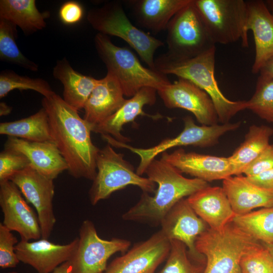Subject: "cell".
I'll return each instance as SVG.
<instances>
[{
    "instance_id": "obj_7",
    "label": "cell",
    "mask_w": 273,
    "mask_h": 273,
    "mask_svg": "<svg viewBox=\"0 0 273 273\" xmlns=\"http://www.w3.org/2000/svg\"><path fill=\"white\" fill-rule=\"evenodd\" d=\"M123 156L108 143L99 150L96 160L97 174L88 192L93 205L129 185L138 186L143 192L155 193L156 184L147 177L138 174Z\"/></svg>"
},
{
    "instance_id": "obj_37",
    "label": "cell",
    "mask_w": 273,
    "mask_h": 273,
    "mask_svg": "<svg viewBox=\"0 0 273 273\" xmlns=\"http://www.w3.org/2000/svg\"><path fill=\"white\" fill-rule=\"evenodd\" d=\"M18 243L17 238L9 229L0 223V267H15L20 262L15 248Z\"/></svg>"
},
{
    "instance_id": "obj_40",
    "label": "cell",
    "mask_w": 273,
    "mask_h": 273,
    "mask_svg": "<svg viewBox=\"0 0 273 273\" xmlns=\"http://www.w3.org/2000/svg\"><path fill=\"white\" fill-rule=\"evenodd\" d=\"M246 177L249 181L258 187L273 190V168L258 174Z\"/></svg>"
},
{
    "instance_id": "obj_2",
    "label": "cell",
    "mask_w": 273,
    "mask_h": 273,
    "mask_svg": "<svg viewBox=\"0 0 273 273\" xmlns=\"http://www.w3.org/2000/svg\"><path fill=\"white\" fill-rule=\"evenodd\" d=\"M145 173L157 184L154 196L143 192L139 201L122 216L123 220L160 225L166 213L180 200L209 186L208 182L189 178L167 162L154 159Z\"/></svg>"
},
{
    "instance_id": "obj_29",
    "label": "cell",
    "mask_w": 273,
    "mask_h": 273,
    "mask_svg": "<svg viewBox=\"0 0 273 273\" xmlns=\"http://www.w3.org/2000/svg\"><path fill=\"white\" fill-rule=\"evenodd\" d=\"M0 134L31 142L55 143L48 115L43 107L28 117L1 123Z\"/></svg>"
},
{
    "instance_id": "obj_44",
    "label": "cell",
    "mask_w": 273,
    "mask_h": 273,
    "mask_svg": "<svg viewBox=\"0 0 273 273\" xmlns=\"http://www.w3.org/2000/svg\"><path fill=\"white\" fill-rule=\"evenodd\" d=\"M263 245L269 251L273 258V244L262 243Z\"/></svg>"
},
{
    "instance_id": "obj_16",
    "label": "cell",
    "mask_w": 273,
    "mask_h": 273,
    "mask_svg": "<svg viewBox=\"0 0 273 273\" xmlns=\"http://www.w3.org/2000/svg\"><path fill=\"white\" fill-rule=\"evenodd\" d=\"M161 230L169 240L183 242L194 261L205 264V257L196 248L197 238L207 229V223L194 211L187 198L178 201L162 219Z\"/></svg>"
},
{
    "instance_id": "obj_11",
    "label": "cell",
    "mask_w": 273,
    "mask_h": 273,
    "mask_svg": "<svg viewBox=\"0 0 273 273\" xmlns=\"http://www.w3.org/2000/svg\"><path fill=\"white\" fill-rule=\"evenodd\" d=\"M78 244L71 258L73 273H102L109 258L117 252L125 253L131 245L126 239H101L90 220H84L80 227Z\"/></svg>"
},
{
    "instance_id": "obj_36",
    "label": "cell",
    "mask_w": 273,
    "mask_h": 273,
    "mask_svg": "<svg viewBox=\"0 0 273 273\" xmlns=\"http://www.w3.org/2000/svg\"><path fill=\"white\" fill-rule=\"evenodd\" d=\"M30 165L28 159L23 154L5 148L0 153V181L9 180L14 174Z\"/></svg>"
},
{
    "instance_id": "obj_27",
    "label": "cell",
    "mask_w": 273,
    "mask_h": 273,
    "mask_svg": "<svg viewBox=\"0 0 273 273\" xmlns=\"http://www.w3.org/2000/svg\"><path fill=\"white\" fill-rule=\"evenodd\" d=\"M49 16L48 11L39 12L34 0L0 1V19L18 26L26 34L44 28Z\"/></svg>"
},
{
    "instance_id": "obj_5",
    "label": "cell",
    "mask_w": 273,
    "mask_h": 273,
    "mask_svg": "<svg viewBox=\"0 0 273 273\" xmlns=\"http://www.w3.org/2000/svg\"><path fill=\"white\" fill-rule=\"evenodd\" d=\"M94 42L107 73L118 80L124 96L132 97L145 87L157 91L171 83L166 75L144 66L133 52L126 47L115 45L108 35L97 33Z\"/></svg>"
},
{
    "instance_id": "obj_1",
    "label": "cell",
    "mask_w": 273,
    "mask_h": 273,
    "mask_svg": "<svg viewBox=\"0 0 273 273\" xmlns=\"http://www.w3.org/2000/svg\"><path fill=\"white\" fill-rule=\"evenodd\" d=\"M41 105L48 113L54 140L70 174L76 178L93 180L100 149L92 141V126L56 93L43 97Z\"/></svg>"
},
{
    "instance_id": "obj_26",
    "label": "cell",
    "mask_w": 273,
    "mask_h": 273,
    "mask_svg": "<svg viewBox=\"0 0 273 273\" xmlns=\"http://www.w3.org/2000/svg\"><path fill=\"white\" fill-rule=\"evenodd\" d=\"M191 1L136 0L129 2L138 23L157 33L166 30L173 16Z\"/></svg>"
},
{
    "instance_id": "obj_32",
    "label": "cell",
    "mask_w": 273,
    "mask_h": 273,
    "mask_svg": "<svg viewBox=\"0 0 273 273\" xmlns=\"http://www.w3.org/2000/svg\"><path fill=\"white\" fill-rule=\"evenodd\" d=\"M33 90L48 98L55 93L48 82L41 78L21 76L12 70H5L0 74V98L6 97L14 89Z\"/></svg>"
},
{
    "instance_id": "obj_13",
    "label": "cell",
    "mask_w": 273,
    "mask_h": 273,
    "mask_svg": "<svg viewBox=\"0 0 273 273\" xmlns=\"http://www.w3.org/2000/svg\"><path fill=\"white\" fill-rule=\"evenodd\" d=\"M170 249V241L160 230L113 259L102 273H155Z\"/></svg>"
},
{
    "instance_id": "obj_6",
    "label": "cell",
    "mask_w": 273,
    "mask_h": 273,
    "mask_svg": "<svg viewBox=\"0 0 273 273\" xmlns=\"http://www.w3.org/2000/svg\"><path fill=\"white\" fill-rule=\"evenodd\" d=\"M87 18L99 33L124 40L149 68L156 70L154 56L156 51L163 45V42L133 25L120 3L109 2L100 8L92 9Z\"/></svg>"
},
{
    "instance_id": "obj_19",
    "label": "cell",
    "mask_w": 273,
    "mask_h": 273,
    "mask_svg": "<svg viewBox=\"0 0 273 273\" xmlns=\"http://www.w3.org/2000/svg\"><path fill=\"white\" fill-rule=\"evenodd\" d=\"M78 240L76 238L65 245L55 244L43 238L34 241L21 240L15 250L20 262L29 265L37 273H51L69 260Z\"/></svg>"
},
{
    "instance_id": "obj_38",
    "label": "cell",
    "mask_w": 273,
    "mask_h": 273,
    "mask_svg": "<svg viewBox=\"0 0 273 273\" xmlns=\"http://www.w3.org/2000/svg\"><path fill=\"white\" fill-rule=\"evenodd\" d=\"M273 168V144L266 149L244 171L246 176L258 174Z\"/></svg>"
},
{
    "instance_id": "obj_4",
    "label": "cell",
    "mask_w": 273,
    "mask_h": 273,
    "mask_svg": "<svg viewBox=\"0 0 273 273\" xmlns=\"http://www.w3.org/2000/svg\"><path fill=\"white\" fill-rule=\"evenodd\" d=\"M260 243L232 221L218 230L209 228L195 245L206 259L203 273H242V258Z\"/></svg>"
},
{
    "instance_id": "obj_24",
    "label": "cell",
    "mask_w": 273,
    "mask_h": 273,
    "mask_svg": "<svg viewBox=\"0 0 273 273\" xmlns=\"http://www.w3.org/2000/svg\"><path fill=\"white\" fill-rule=\"evenodd\" d=\"M156 93L157 90L152 87L142 88L130 99H126L123 105L110 117L93 127L92 131L110 135L122 143L128 142V139L121 133L123 126L133 122L138 116L146 115L143 108L145 105H152L155 103Z\"/></svg>"
},
{
    "instance_id": "obj_20",
    "label": "cell",
    "mask_w": 273,
    "mask_h": 273,
    "mask_svg": "<svg viewBox=\"0 0 273 273\" xmlns=\"http://www.w3.org/2000/svg\"><path fill=\"white\" fill-rule=\"evenodd\" d=\"M5 148L23 154L28 159L30 167L53 180L68 169L66 162L54 142H31L8 136Z\"/></svg>"
},
{
    "instance_id": "obj_12",
    "label": "cell",
    "mask_w": 273,
    "mask_h": 273,
    "mask_svg": "<svg viewBox=\"0 0 273 273\" xmlns=\"http://www.w3.org/2000/svg\"><path fill=\"white\" fill-rule=\"evenodd\" d=\"M9 180L17 186L27 201L35 208L41 238L48 239L56 222L53 205L54 180L40 174L30 166L16 173Z\"/></svg>"
},
{
    "instance_id": "obj_43",
    "label": "cell",
    "mask_w": 273,
    "mask_h": 273,
    "mask_svg": "<svg viewBox=\"0 0 273 273\" xmlns=\"http://www.w3.org/2000/svg\"><path fill=\"white\" fill-rule=\"evenodd\" d=\"M12 107L8 106L4 102L0 103V115L1 116H6L9 114L12 111Z\"/></svg>"
},
{
    "instance_id": "obj_30",
    "label": "cell",
    "mask_w": 273,
    "mask_h": 273,
    "mask_svg": "<svg viewBox=\"0 0 273 273\" xmlns=\"http://www.w3.org/2000/svg\"><path fill=\"white\" fill-rule=\"evenodd\" d=\"M233 222L260 242L273 244V207L236 215Z\"/></svg>"
},
{
    "instance_id": "obj_45",
    "label": "cell",
    "mask_w": 273,
    "mask_h": 273,
    "mask_svg": "<svg viewBox=\"0 0 273 273\" xmlns=\"http://www.w3.org/2000/svg\"><path fill=\"white\" fill-rule=\"evenodd\" d=\"M265 3L267 7L273 15V0L265 1Z\"/></svg>"
},
{
    "instance_id": "obj_28",
    "label": "cell",
    "mask_w": 273,
    "mask_h": 273,
    "mask_svg": "<svg viewBox=\"0 0 273 273\" xmlns=\"http://www.w3.org/2000/svg\"><path fill=\"white\" fill-rule=\"evenodd\" d=\"M273 128L269 126L252 125L245 136L244 141L228 157L232 168L233 175H241L270 144Z\"/></svg>"
},
{
    "instance_id": "obj_42",
    "label": "cell",
    "mask_w": 273,
    "mask_h": 273,
    "mask_svg": "<svg viewBox=\"0 0 273 273\" xmlns=\"http://www.w3.org/2000/svg\"><path fill=\"white\" fill-rule=\"evenodd\" d=\"M51 273H73L72 266L69 262L66 261L56 268Z\"/></svg>"
},
{
    "instance_id": "obj_39",
    "label": "cell",
    "mask_w": 273,
    "mask_h": 273,
    "mask_svg": "<svg viewBox=\"0 0 273 273\" xmlns=\"http://www.w3.org/2000/svg\"><path fill=\"white\" fill-rule=\"evenodd\" d=\"M84 10L82 6L75 1H68L60 7L59 17L66 25H73L78 23L82 18Z\"/></svg>"
},
{
    "instance_id": "obj_3",
    "label": "cell",
    "mask_w": 273,
    "mask_h": 273,
    "mask_svg": "<svg viewBox=\"0 0 273 273\" xmlns=\"http://www.w3.org/2000/svg\"><path fill=\"white\" fill-rule=\"evenodd\" d=\"M215 47L193 58L177 60L165 54L155 60V69L165 74L186 79L205 92L211 99L222 124L241 111L247 109V101H233L226 98L215 77Z\"/></svg>"
},
{
    "instance_id": "obj_9",
    "label": "cell",
    "mask_w": 273,
    "mask_h": 273,
    "mask_svg": "<svg viewBox=\"0 0 273 273\" xmlns=\"http://www.w3.org/2000/svg\"><path fill=\"white\" fill-rule=\"evenodd\" d=\"M166 30L168 51L164 54L171 59L193 58L215 47L194 0L176 13Z\"/></svg>"
},
{
    "instance_id": "obj_14",
    "label": "cell",
    "mask_w": 273,
    "mask_h": 273,
    "mask_svg": "<svg viewBox=\"0 0 273 273\" xmlns=\"http://www.w3.org/2000/svg\"><path fill=\"white\" fill-rule=\"evenodd\" d=\"M165 106L191 112L202 125H213L218 121L214 105L209 96L192 82L178 78L157 90Z\"/></svg>"
},
{
    "instance_id": "obj_10",
    "label": "cell",
    "mask_w": 273,
    "mask_h": 273,
    "mask_svg": "<svg viewBox=\"0 0 273 273\" xmlns=\"http://www.w3.org/2000/svg\"><path fill=\"white\" fill-rule=\"evenodd\" d=\"M194 4L214 44L243 41L247 1L194 0Z\"/></svg>"
},
{
    "instance_id": "obj_22",
    "label": "cell",
    "mask_w": 273,
    "mask_h": 273,
    "mask_svg": "<svg viewBox=\"0 0 273 273\" xmlns=\"http://www.w3.org/2000/svg\"><path fill=\"white\" fill-rule=\"evenodd\" d=\"M122 88L116 78L107 73L98 82L84 106L83 119L93 127L101 123L113 115L123 105Z\"/></svg>"
},
{
    "instance_id": "obj_8",
    "label": "cell",
    "mask_w": 273,
    "mask_h": 273,
    "mask_svg": "<svg viewBox=\"0 0 273 273\" xmlns=\"http://www.w3.org/2000/svg\"><path fill=\"white\" fill-rule=\"evenodd\" d=\"M184 128L177 136L165 139L158 145L149 148H134L115 140L112 136L105 135L103 139L108 144L118 148H126L136 154L140 158V162L136 172L140 175L145 171L156 157L167 150L175 147L193 146L201 148L212 147L218 143L219 138L225 133L238 128L240 122L226 123L213 125H196L190 116L184 118Z\"/></svg>"
},
{
    "instance_id": "obj_18",
    "label": "cell",
    "mask_w": 273,
    "mask_h": 273,
    "mask_svg": "<svg viewBox=\"0 0 273 273\" xmlns=\"http://www.w3.org/2000/svg\"><path fill=\"white\" fill-rule=\"evenodd\" d=\"M161 159L181 173L189 174L207 182L223 180L233 176L228 157L201 154L178 149L171 153H162Z\"/></svg>"
},
{
    "instance_id": "obj_25",
    "label": "cell",
    "mask_w": 273,
    "mask_h": 273,
    "mask_svg": "<svg viewBox=\"0 0 273 273\" xmlns=\"http://www.w3.org/2000/svg\"><path fill=\"white\" fill-rule=\"evenodd\" d=\"M53 74L63 85L64 101L77 111L83 109L98 79L75 71L65 58L57 61Z\"/></svg>"
},
{
    "instance_id": "obj_46",
    "label": "cell",
    "mask_w": 273,
    "mask_h": 273,
    "mask_svg": "<svg viewBox=\"0 0 273 273\" xmlns=\"http://www.w3.org/2000/svg\"><path fill=\"white\" fill-rule=\"evenodd\" d=\"M7 273H18V272H16V271H11V272H7Z\"/></svg>"
},
{
    "instance_id": "obj_33",
    "label": "cell",
    "mask_w": 273,
    "mask_h": 273,
    "mask_svg": "<svg viewBox=\"0 0 273 273\" xmlns=\"http://www.w3.org/2000/svg\"><path fill=\"white\" fill-rule=\"evenodd\" d=\"M170 241V249L165 264L158 273H203L205 264L192 259L183 242Z\"/></svg>"
},
{
    "instance_id": "obj_34",
    "label": "cell",
    "mask_w": 273,
    "mask_h": 273,
    "mask_svg": "<svg viewBox=\"0 0 273 273\" xmlns=\"http://www.w3.org/2000/svg\"><path fill=\"white\" fill-rule=\"evenodd\" d=\"M247 102V109L273 124V78L260 75L255 93Z\"/></svg>"
},
{
    "instance_id": "obj_15",
    "label": "cell",
    "mask_w": 273,
    "mask_h": 273,
    "mask_svg": "<svg viewBox=\"0 0 273 273\" xmlns=\"http://www.w3.org/2000/svg\"><path fill=\"white\" fill-rule=\"evenodd\" d=\"M0 206L4 214L2 223L18 233L21 240H36L41 237L37 215L10 180L0 181Z\"/></svg>"
},
{
    "instance_id": "obj_31",
    "label": "cell",
    "mask_w": 273,
    "mask_h": 273,
    "mask_svg": "<svg viewBox=\"0 0 273 273\" xmlns=\"http://www.w3.org/2000/svg\"><path fill=\"white\" fill-rule=\"evenodd\" d=\"M16 26L0 19V59L1 61L18 65L32 71H37L38 65L21 52L16 42Z\"/></svg>"
},
{
    "instance_id": "obj_17",
    "label": "cell",
    "mask_w": 273,
    "mask_h": 273,
    "mask_svg": "<svg viewBox=\"0 0 273 273\" xmlns=\"http://www.w3.org/2000/svg\"><path fill=\"white\" fill-rule=\"evenodd\" d=\"M247 17L244 27L243 47H248L247 33L254 36L255 56L252 72L259 73L265 63L273 57V15L265 1H247Z\"/></svg>"
},
{
    "instance_id": "obj_41",
    "label": "cell",
    "mask_w": 273,
    "mask_h": 273,
    "mask_svg": "<svg viewBox=\"0 0 273 273\" xmlns=\"http://www.w3.org/2000/svg\"><path fill=\"white\" fill-rule=\"evenodd\" d=\"M259 73L260 75L273 78V57L265 63Z\"/></svg>"
},
{
    "instance_id": "obj_35",
    "label": "cell",
    "mask_w": 273,
    "mask_h": 273,
    "mask_svg": "<svg viewBox=\"0 0 273 273\" xmlns=\"http://www.w3.org/2000/svg\"><path fill=\"white\" fill-rule=\"evenodd\" d=\"M240 266L242 273H273V258L261 243L243 256Z\"/></svg>"
},
{
    "instance_id": "obj_21",
    "label": "cell",
    "mask_w": 273,
    "mask_h": 273,
    "mask_svg": "<svg viewBox=\"0 0 273 273\" xmlns=\"http://www.w3.org/2000/svg\"><path fill=\"white\" fill-rule=\"evenodd\" d=\"M187 199L196 213L210 229H221L233 221L236 216L222 187L209 186Z\"/></svg>"
},
{
    "instance_id": "obj_23",
    "label": "cell",
    "mask_w": 273,
    "mask_h": 273,
    "mask_svg": "<svg viewBox=\"0 0 273 273\" xmlns=\"http://www.w3.org/2000/svg\"><path fill=\"white\" fill-rule=\"evenodd\" d=\"M222 188L236 215L247 213L258 207H273V190L258 187L246 176H230L223 180Z\"/></svg>"
}]
</instances>
